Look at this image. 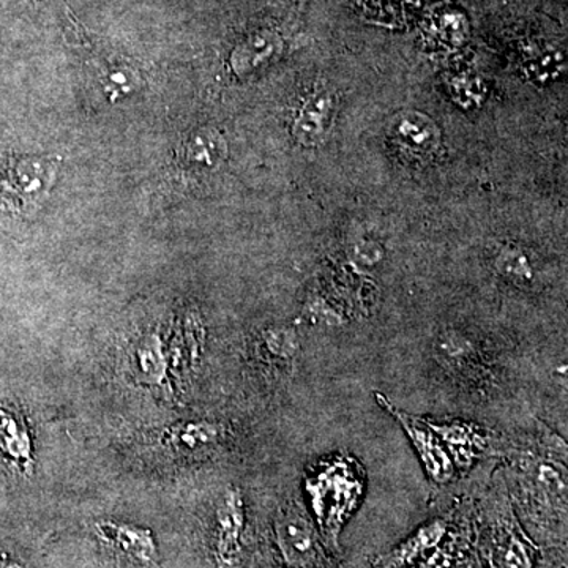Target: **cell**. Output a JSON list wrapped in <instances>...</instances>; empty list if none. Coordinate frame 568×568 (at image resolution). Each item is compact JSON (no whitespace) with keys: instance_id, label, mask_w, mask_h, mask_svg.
Returning a JSON list of instances; mask_svg holds the SVG:
<instances>
[{"instance_id":"1","label":"cell","mask_w":568,"mask_h":568,"mask_svg":"<svg viewBox=\"0 0 568 568\" xmlns=\"http://www.w3.org/2000/svg\"><path fill=\"white\" fill-rule=\"evenodd\" d=\"M362 484L357 474L345 462L324 466L312 480L306 481L313 514L325 536L336 541L343 526L357 507L362 497Z\"/></svg>"},{"instance_id":"2","label":"cell","mask_w":568,"mask_h":568,"mask_svg":"<svg viewBox=\"0 0 568 568\" xmlns=\"http://www.w3.org/2000/svg\"><path fill=\"white\" fill-rule=\"evenodd\" d=\"M59 163L54 159H11L0 166V207L28 213L47 200Z\"/></svg>"},{"instance_id":"3","label":"cell","mask_w":568,"mask_h":568,"mask_svg":"<svg viewBox=\"0 0 568 568\" xmlns=\"http://www.w3.org/2000/svg\"><path fill=\"white\" fill-rule=\"evenodd\" d=\"M377 403L388 410L403 426L410 443L414 444L426 474L435 484H447L455 476V463L440 437L428 422L409 416L405 410L396 409L386 396L376 394Z\"/></svg>"},{"instance_id":"4","label":"cell","mask_w":568,"mask_h":568,"mask_svg":"<svg viewBox=\"0 0 568 568\" xmlns=\"http://www.w3.org/2000/svg\"><path fill=\"white\" fill-rule=\"evenodd\" d=\"M244 529V499L239 489H227L216 508L215 556L220 568L237 567L242 555Z\"/></svg>"},{"instance_id":"5","label":"cell","mask_w":568,"mask_h":568,"mask_svg":"<svg viewBox=\"0 0 568 568\" xmlns=\"http://www.w3.org/2000/svg\"><path fill=\"white\" fill-rule=\"evenodd\" d=\"M276 545L284 562L293 568H310L317 560V540L308 519L295 511L280 515L275 525Z\"/></svg>"},{"instance_id":"6","label":"cell","mask_w":568,"mask_h":568,"mask_svg":"<svg viewBox=\"0 0 568 568\" xmlns=\"http://www.w3.org/2000/svg\"><path fill=\"white\" fill-rule=\"evenodd\" d=\"M392 136L403 152L418 159L432 156L440 144V132L436 123L418 111L396 115L392 123Z\"/></svg>"},{"instance_id":"7","label":"cell","mask_w":568,"mask_h":568,"mask_svg":"<svg viewBox=\"0 0 568 568\" xmlns=\"http://www.w3.org/2000/svg\"><path fill=\"white\" fill-rule=\"evenodd\" d=\"M335 118V97L328 91H316L304 103L295 118L293 134L298 144L315 148L331 132Z\"/></svg>"},{"instance_id":"8","label":"cell","mask_w":568,"mask_h":568,"mask_svg":"<svg viewBox=\"0 0 568 568\" xmlns=\"http://www.w3.org/2000/svg\"><path fill=\"white\" fill-rule=\"evenodd\" d=\"M446 534L447 523L444 519H433L377 560V568H402L424 560L433 549L443 544Z\"/></svg>"},{"instance_id":"9","label":"cell","mask_w":568,"mask_h":568,"mask_svg":"<svg viewBox=\"0 0 568 568\" xmlns=\"http://www.w3.org/2000/svg\"><path fill=\"white\" fill-rule=\"evenodd\" d=\"M95 532L104 544L121 549L140 562H153L156 558L155 538L149 529L119 521H100L95 525Z\"/></svg>"},{"instance_id":"10","label":"cell","mask_w":568,"mask_h":568,"mask_svg":"<svg viewBox=\"0 0 568 568\" xmlns=\"http://www.w3.org/2000/svg\"><path fill=\"white\" fill-rule=\"evenodd\" d=\"M227 148L222 134L213 129H201L182 142L179 160L192 171H212L222 164Z\"/></svg>"},{"instance_id":"11","label":"cell","mask_w":568,"mask_h":568,"mask_svg":"<svg viewBox=\"0 0 568 568\" xmlns=\"http://www.w3.org/2000/svg\"><path fill=\"white\" fill-rule=\"evenodd\" d=\"M0 452L20 469L29 473L32 467V443L28 426L20 417L0 409Z\"/></svg>"},{"instance_id":"12","label":"cell","mask_w":568,"mask_h":568,"mask_svg":"<svg viewBox=\"0 0 568 568\" xmlns=\"http://www.w3.org/2000/svg\"><path fill=\"white\" fill-rule=\"evenodd\" d=\"M432 425L440 437L454 463L469 466L476 458L477 452L485 446V439L476 428L466 424Z\"/></svg>"},{"instance_id":"13","label":"cell","mask_w":568,"mask_h":568,"mask_svg":"<svg viewBox=\"0 0 568 568\" xmlns=\"http://www.w3.org/2000/svg\"><path fill=\"white\" fill-rule=\"evenodd\" d=\"M220 437V426L209 424V422H197V424H179L173 426L168 433V443L173 446L196 448L215 443Z\"/></svg>"},{"instance_id":"14","label":"cell","mask_w":568,"mask_h":568,"mask_svg":"<svg viewBox=\"0 0 568 568\" xmlns=\"http://www.w3.org/2000/svg\"><path fill=\"white\" fill-rule=\"evenodd\" d=\"M497 268L500 274L517 283H528L534 278V268L525 252L515 246H508L497 256Z\"/></svg>"},{"instance_id":"15","label":"cell","mask_w":568,"mask_h":568,"mask_svg":"<svg viewBox=\"0 0 568 568\" xmlns=\"http://www.w3.org/2000/svg\"><path fill=\"white\" fill-rule=\"evenodd\" d=\"M500 562L506 568H534L529 547L518 534L510 532L500 545Z\"/></svg>"},{"instance_id":"16","label":"cell","mask_w":568,"mask_h":568,"mask_svg":"<svg viewBox=\"0 0 568 568\" xmlns=\"http://www.w3.org/2000/svg\"><path fill=\"white\" fill-rule=\"evenodd\" d=\"M358 6L376 20L396 21L405 17L414 0H357Z\"/></svg>"},{"instance_id":"17","label":"cell","mask_w":568,"mask_h":568,"mask_svg":"<svg viewBox=\"0 0 568 568\" xmlns=\"http://www.w3.org/2000/svg\"><path fill=\"white\" fill-rule=\"evenodd\" d=\"M265 346L275 357L291 358L297 354L298 339L291 328H272L265 332Z\"/></svg>"},{"instance_id":"18","label":"cell","mask_w":568,"mask_h":568,"mask_svg":"<svg viewBox=\"0 0 568 568\" xmlns=\"http://www.w3.org/2000/svg\"><path fill=\"white\" fill-rule=\"evenodd\" d=\"M140 364L145 375L163 379L164 377V357L156 339H148L140 351Z\"/></svg>"},{"instance_id":"19","label":"cell","mask_w":568,"mask_h":568,"mask_svg":"<svg viewBox=\"0 0 568 568\" xmlns=\"http://www.w3.org/2000/svg\"><path fill=\"white\" fill-rule=\"evenodd\" d=\"M424 568H455V558L448 548L437 547L424 559Z\"/></svg>"},{"instance_id":"20","label":"cell","mask_w":568,"mask_h":568,"mask_svg":"<svg viewBox=\"0 0 568 568\" xmlns=\"http://www.w3.org/2000/svg\"><path fill=\"white\" fill-rule=\"evenodd\" d=\"M0 568H22L20 564L9 559H0Z\"/></svg>"}]
</instances>
